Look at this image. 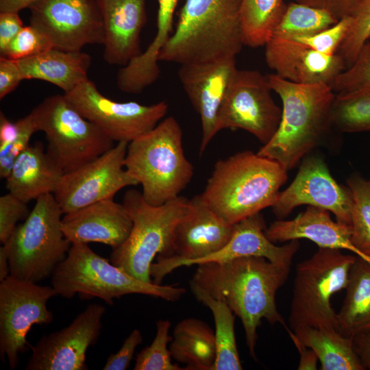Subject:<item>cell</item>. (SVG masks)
<instances>
[{"label":"cell","mask_w":370,"mask_h":370,"mask_svg":"<svg viewBox=\"0 0 370 370\" xmlns=\"http://www.w3.org/2000/svg\"><path fill=\"white\" fill-rule=\"evenodd\" d=\"M27 203L10 193L0 197V242L6 243L18 221L25 219L29 214Z\"/></svg>","instance_id":"41"},{"label":"cell","mask_w":370,"mask_h":370,"mask_svg":"<svg viewBox=\"0 0 370 370\" xmlns=\"http://www.w3.org/2000/svg\"><path fill=\"white\" fill-rule=\"evenodd\" d=\"M290 269L260 256H243L198 264L190 282L226 304L243 325L250 356L256 360L258 328L262 319L288 328L278 310L275 295Z\"/></svg>","instance_id":"1"},{"label":"cell","mask_w":370,"mask_h":370,"mask_svg":"<svg viewBox=\"0 0 370 370\" xmlns=\"http://www.w3.org/2000/svg\"><path fill=\"white\" fill-rule=\"evenodd\" d=\"M18 12H0V54L3 56L11 41L23 27Z\"/></svg>","instance_id":"44"},{"label":"cell","mask_w":370,"mask_h":370,"mask_svg":"<svg viewBox=\"0 0 370 370\" xmlns=\"http://www.w3.org/2000/svg\"><path fill=\"white\" fill-rule=\"evenodd\" d=\"M180 0H158L157 31L156 38L166 40L173 33V14Z\"/></svg>","instance_id":"45"},{"label":"cell","mask_w":370,"mask_h":370,"mask_svg":"<svg viewBox=\"0 0 370 370\" xmlns=\"http://www.w3.org/2000/svg\"><path fill=\"white\" fill-rule=\"evenodd\" d=\"M286 6L284 0H242L241 22L244 45L252 48L264 46Z\"/></svg>","instance_id":"31"},{"label":"cell","mask_w":370,"mask_h":370,"mask_svg":"<svg viewBox=\"0 0 370 370\" xmlns=\"http://www.w3.org/2000/svg\"><path fill=\"white\" fill-rule=\"evenodd\" d=\"M122 204L133 225L125 241L112 249L110 260L133 277L151 283L153 260L156 256H173L175 230L190 211V199L180 195L155 206L146 202L141 192L130 189Z\"/></svg>","instance_id":"6"},{"label":"cell","mask_w":370,"mask_h":370,"mask_svg":"<svg viewBox=\"0 0 370 370\" xmlns=\"http://www.w3.org/2000/svg\"><path fill=\"white\" fill-rule=\"evenodd\" d=\"M178 77L194 109L199 114L202 128L200 156L219 132V113L238 69L236 57L180 64Z\"/></svg>","instance_id":"19"},{"label":"cell","mask_w":370,"mask_h":370,"mask_svg":"<svg viewBox=\"0 0 370 370\" xmlns=\"http://www.w3.org/2000/svg\"><path fill=\"white\" fill-rule=\"evenodd\" d=\"M38 0H0L1 12H14L29 8L34 3Z\"/></svg>","instance_id":"50"},{"label":"cell","mask_w":370,"mask_h":370,"mask_svg":"<svg viewBox=\"0 0 370 370\" xmlns=\"http://www.w3.org/2000/svg\"><path fill=\"white\" fill-rule=\"evenodd\" d=\"M352 340L354 351L365 369L370 370V330L358 333Z\"/></svg>","instance_id":"48"},{"label":"cell","mask_w":370,"mask_h":370,"mask_svg":"<svg viewBox=\"0 0 370 370\" xmlns=\"http://www.w3.org/2000/svg\"><path fill=\"white\" fill-rule=\"evenodd\" d=\"M264 233L273 243L306 238L319 248L347 249L358 255L351 242V225L333 221L330 211L318 207L308 206L293 219H278Z\"/></svg>","instance_id":"23"},{"label":"cell","mask_w":370,"mask_h":370,"mask_svg":"<svg viewBox=\"0 0 370 370\" xmlns=\"http://www.w3.org/2000/svg\"><path fill=\"white\" fill-rule=\"evenodd\" d=\"M293 332L315 352L320 369L365 370L354 351L352 338L342 335L337 330L306 326Z\"/></svg>","instance_id":"29"},{"label":"cell","mask_w":370,"mask_h":370,"mask_svg":"<svg viewBox=\"0 0 370 370\" xmlns=\"http://www.w3.org/2000/svg\"><path fill=\"white\" fill-rule=\"evenodd\" d=\"M54 48L40 30L29 25L24 26L9 44L3 57L18 60Z\"/></svg>","instance_id":"39"},{"label":"cell","mask_w":370,"mask_h":370,"mask_svg":"<svg viewBox=\"0 0 370 370\" xmlns=\"http://www.w3.org/2000/svg\"><path fill=\"white\" fill-rule=\"evenodd\" d=\"M171 323L168 319L156 322V334L151 345L143 349L136 357L134 370H181L171 361L168 343L172 338L169 336Z\"/></svg>","instance_id":"35"},{"label":"cell","mask_w":370,"mask_h":370,"mask_svg":"<svg viewBox=\"0 0 370 370\" xmlns=\"http://www.w3.org/2000/svg\"><path fill=\"white\" fill-rule=\"evenodd\" d=\"M287 171L258 153L238 152L215 163L201 195L216 214L234 225L273 206Z\"/></svg>","instance_id":"2"},{"label":"cell","mask_w":370,"mask_h":370,"mask_svg":"<svg viewBox=\"0 0 370 370\" xmlns=\"http://www.w3.org/2000/svg\"><path fill=\"white\" fill-rule=\"evenodd\" d=\"M267 77L282 100V116L274 136L257 153L288 171L322 140L330 125L335 95L328 84H295L275 73Z\"/></svg>","instance_id":"3"},{"label":"cell","mask_w":370,"mask_h":370,"mask_svg":"<svg viewBox=\"0 0 370 370\" xmlns=\"http://www.w3.org/2000/svg\"><path fill=\"white\" fill-rule=\"evenodd\" d=\"M105 40L103 58L124 66L142 52L140 33L146 23V0H97Z\"/></svg>","instance_id":"22"},{"label":"cell","mask_w":370,"mask_h":370,"mask_svg":"<svg viewBox=\"0 0 370 370\" xmlns=\"http://www.w3.org/2000/svg\"><path fill=\"white\" fill-rule=\"evenodd\" d=\"M351 23V16H345L319 32L291 39H295L321 53L333 56L338 53L348 34Z\"/></svg>","instance_id":"38"},{"label":"cell","mask_w":370,"mask_h":370,"mask_svg":"<svg viewBox=\"0 0 370 370\" xmlns=\"http://www.w3.org/2000/svg\"><path fill=\"white\" fill-rule=\"evenodd\" d=\"M91 57L81 51L56 48L17 60L23 79H40L53 84L64 93L88 79Z\"/></svg>","instance_id":"26"},{"label":"cell","mask_w":370,"mask_h":370,"mask_svg":"<svg viewBox=\"0 0 370 370\" xmlns=\"http://www.w3.org/2000/svg\"><path fill=\"white\" fill-rule=\"evenodd\" d=\"M56 295L51 286L18 280L11 275L0 284V355L7 357L10 369H15L19 354L27 350V335L34 325H47L53 320L47 308Z\"/></svg>","instance_id":"11"},{"label":"cell","mask_w":370,"mask_h":370,"mask_svg":"<svg viewBox=\"0 0 370 370\" xmlns=\"http://www.w3.org/2000/svg\"><path fill=\"white\" fill-rule=\"evenodd\" d=\"M189 214L177 225L173 240V254L157 257L150 267L152 282L160 284L166 275L182 266L208 256L223 248L233 231L230 224L216 214L201 195L190 199Z\"/></svg>","instance_id":"15"},{"label":"cell","mask_w":370,"mask_h":370,"mask_svg":"<svg viewBox=\"0 0 370 370\" xmlns=\"http://www.w3.org/2000/svg\"><path fill=\"white\" fill-rule=\"evenodd\" d=\"M192 293L197 301L212 311L215 326L216 359L212 370H241L237 348L234 314L224 302L213 298L199 286L190 282Z\"/></svg>","instance_id":"30"},{"label":"cell","mask_w":370,"mask_h":370,"mask_svg":"<svg viewBox=\"0 0 370 370\" xmlns=\"http://www.w3.org/2000/svg\"><path fill=\"white\" fill-rule=\"evenodd\" d=\"M106 308L90 304L66 327L42 336L32 347L25 370H86L88 349L101 334Z\"/></svg>","instance_id":"18"},{"label":"cell","mask_w":370,"mask_h":370,"mask_svg":"<svg viewBox=\"0 0 370 370\" xmlns=\"http://www.w3.org/2000/svg\"><path fill=\"white\" fill-rule=\"evenodd\" d=\"M242 0H186L158 61L179 64L236 57L243 43Z\"/></svg>","instance_id":"4"},{"label":"cell","mask_w":370,"mask_h":370,"mask_svg":"<svg viewBox=\"0 0 370 370\" xmlns=\"http://www.w3.org/2000/svg\"><path fill=\"white\" fill-rule=\"evenodd\" d=\"M353 196L348 186L337 183L323 159L306 157L292 183L280 192L271 207L278 219H284L297 207L312 206L333 213L336 220L351 225Z\"/></svg>","instance_id":"17"},{"label":"cell","mask_w":370,"mask_h":370,"mask_svg":"<svg viewBox=\"0 0 370 370\" xmlns=\"http://www.w3.org/2000/svg\"><path fill=\"white\" fill-rule=\"evenodd\" d=\"M10 275L9 256L5 245L0 247V282Z\"/></svg>","instance_id":"51"},{"label":"cell","mask_w":370,"mask_h":370,"mask_svg":"<svg viewBox=\"0 0 370 370\" xmlns=\"http://www.w3.org/2000/svg\"><path fill=\"white\" fill-rule=\"evenodd\" d=\"M20 131V126L16 121L11 122L7 119L5 114L0 112V146L4 145L18 136Z\"/></svg>","instance_id":"49"},{"label":"cell","mask_w":370,"mask_h":370,"mask_svg":"<svg viewBox=\"0 0 370 370\" xmlns=\"http://www.w3.org/2000/svg\"><path fill=\"white\" fill-rule=\"evenodd\" d=\"M63 214L53 194L36 200L25 221L3 244L9 256L11 276L38 283L53 274L71 246L62 231Z\"/></svg>","instance_id":"8"},{"label":"cell","mask_w":370,"mask_h":370,"mask_svg":"<svg viewBox=\"0 0 370 370\" xmlns=\"http://www.w3.org/2000/svg\"><path fill=\"white\" fill-rule=\"evenodd\" d=\"M56 295L71 299L98 297L112 305L115 299L130 294L160 297L169 301L180 299L186 290L173 285L141 281L96 254L86 243L71 244L66 257L51 275Z\"/></svg>","instance_id":"7"},{"label":"cell","mask_w":370,"mask_h":370,"mask_svg":"<svg viewBox=\"0 0 370 370\" xmlns=\"http://www.w3.org/2000/svg\"><path fill=\"white\" fill-rule=\"evenodd\" d=\"M29 8V25L44 34L54 48L81 51L87 45L104 43L97 0H38Z\"/></svg>","instance_id":"16"},{"label":"cell","mask_w":370,"mask_h":370,"mask_svg":"<svg viewBox=\"0 0 370 370\" xmlns=\"http://www.w3.org/2000/svg\"><path fill=\"white\" fill-rule=\"evenodd\" d=\"M23 80L17 60L0 57V99L13 91Z\"/></svg>","instance_id":"43"},{"label":"cell","mask_w":370,"mask_h":370,"mask_svg":"<svg viewBox=\"0 0 370 370\" xmlns=\"http://www.w3.org/2000/svg\"><path fill=\"white\" fill-rule=\"evenodd\" d=\"M286 330L299 354V362L297 369H317L319 359L313 349L303 344L291 329L287 328Z\"/></svg>","instance_id":"47"},{"label":"cell","mask_w":370,"mask_h":370,"mask_svg":"<svg viewBox=\"0 0 370 370\" xmlns=\"http://www.w3.org/2000/svg\"><path fill=\"white\" fill-rule=\"evenodd\" d=\"M345 297L336 313L337 330L353 338L370 330V260L356 255L350 268Z\"/></svg>","instance_id":"27"},{"label":"cell","mask_w":370,"mask_h":370,"mask_svg":"<svg viewBox=\"0 0 370 370\" xmlns=\"http://www.w3.org/2000/svg\"><path fill=\"white\" fill-rule=\"evenodd\" d=\"M330 86L340 93L362 88H370V42L360 49L354 63L338 74Z\"/></svg>","instance_id":"37"},{"label":"cell","mask_w":370,"mask_h":370,"mask_svg":"<svg viewBox=\"0 0 370 370\" xmlns=\"http://www.w3.org/2000/svg\"><path fill=\"white\" fill-rule=\"evenodd\" d=\"M29 114L36 131L45 135L47 153L64 173L114 146V141L85 119L64 95L46 97Z\"/></svg>","instance_id":"10"},{"label":"cell","mask_w":370,"mask_h":370,"mask_svg":"<svg viewBox=\"0 0 370 370\" xmlns=\"http://www.w3.org/2000/svg\"><path fill=\"white\" fill-rule=\"evenodd\" d=\"M64 95L85 119L117 143H130L149 132L164 117L169 108L164 101L149 106L136 101H114L100 93L88 78Z\"/></svg>","instance_id":"12"},{"label":"cell","mask_w":370,"mask_h":370,"mask_svg":"<svg viewBox=\"0 0 370 370\" xmlns=\"http://www.w3.org/2000/svg\"><path fill=\"white\" fill-rule=\"evenodd\" d=\"M368 41H369V42H370V38H369V40H368Z\"/></svg>","instance_id":"52"},{"label":"cell","mask_w":370,"mask_h":370,"mask_svg":"<svg viewBox=\"0 0 370 370\" xmlns=\"http://www.w3.org/2000/svg\"><path fill=\"white\" fill-rule=\"evenodd\" d=\"M265 46V60L275 74L299 84H330L347 69L336 53H321L291 38H271Z\"/></svg>","instance_id":"20"},{"label":"cell","mask_w":370,"mask_h":370,"mask_svg":"<svg viewBox=\"0 0 370 370\" xmlns=\"http://www.w3.org/2000/svg\"><path fill=\"white\" fill-rule=\"evenodd\" d=\"M64 173L38 142L25 149L5 178L8 193L25 203L53 194Z\"/></svg>","instance_id":"25"},{"label":"cell","mask_w":370,"mask_h":370,"mask_svg":"<svg viewBox=\"0 0 370 370\" xmlns=\"http://www.w3.org/2000/svg\"><path fill=\"white\" fill-rule=\"evenodd\" d=\"M169 350L185 369L212 370L216 359L214 332L205 321L186 318L175 327Z\"/></svg>","instance_id":"28"},{"label":"cell","mask_w":370,"mask_h":370,"mask_svg":"<svg viewBox=\"0 0 370 370\" xmlns=\"http://www.w3.org/2000/svg\"><path fill=\"white\" fill-rule=\"evenodd\" d=\"M265 221L259 212L234 225L227 243L220 250L192 263L222 262L243 256L263 257L273 263L291 269L294 256L299 249L298 240L277 246L265 235Z\"/></svg>","instance_id":"24"},{"label":"cell","mask_w":370,"mask_h":370,"mask_svg":"<svg viewBox=\"0 0 370 370\" xmlns=\"http://www.w3.org/2000/svg\"><path fill=\"white\" fill-rule=\"evenodd\" d=\"M351 17L348 34L338 52L347 68L354 63L370 38V0H362Z\"/></svg>","instance_id":"36"},{"label":"cell","mask_w":370,"mask_h":370,"mask_svg":"<svg viewBox=\"0 0 370 370\" xmlns=\"http://www.w3.org/2000/svg\"><path fill=\"white\" fill-rule=\"evenodd\" d=\"M338 21L325 10L297 1L291 2L286 4L271 38H295L313 34L333 25Z\"/></svg>","instance_id":"32"},{"label":"cell","mask_w":370,"mask_h":370,"mask_svg":"<svg viewBox=\"0 0 370 370\" xmlns=\"http://www.w3.org/2000/svg\"><path fill=\"white\" fill-rule=\"evenodd\" d=\"M356 259L341 249L319 248L297 264L288 317L291 330L306 326L337 330L331 297L345 288Z\"/></svg>","instance_id":"9"},{"label":"cell","mask_w":370,"mask_h":370,"mask_svg":"<svg viewBox=\"0 0 370 370\" xmlns=\"http://www.w3.org/2000/svg\"><path fill=\"white\" fill-rule=\"evenodd\" d=\"M330 121L343 132L370 131V88L335 95Z\"/></svg>","instance_id":"33"},{"label":"cell","mask_w":370,"mask_h":370,"mask_svg":"<svg viewBox=\"0 0 370 370\" xmlns=\"http://www.w3.org/2000/svg\"><path fill=\"white\" fill-rule=\"evenodd\" d=\"M362 0H295L313 7L325 10L337 19L352 16Z\"/></svg>","instance_id":"46"},{"label":"cell","mask_w":370,"mask_h":370,"mask_svg":"<svg viewBox=\"0 0 370 370\" xmlns=\"http://www.w3.org/2000/svg\"><path fill=\"white\" fill-rule=\"evenodd\" d=\"M20 131L14 140L0 146V177L5 179L18 156L29 146V140L36 131L30 114L17 120Z\"/></svg>","instance_id":"40"},{"label":"cell","mask_w":370,"mask_h":370,"mask_svg":"<svg viewBox=\"0 0 370 370\" xmlns=\"http://www.w3.org/2000/svg\"><path fill=\"white\" fill-rule=\"evenodd\" d=\"M125 168L142 186L144 199L160 206L180 196L190 183L194 169L182 146V130L173 116L127 145Z\"/></svg>","instance_id":"5"},{"label":"cell","mask_w":370,"mask_h":370,"mask_svg":"<svg viewBox=\"0 0 370 370\" xmlns=\"http://www.w3.org/2000/svg\"><path fill=\"white\" fill-rule=\"evenodd\" d=\"M132 225L124 205L113 199L64 214L62 219L64 236L71 244L100 243L112 249L125 241Z\"/></svg>","instance_id":"21"},{"label":"cell","mask_w":370,"mask_h":370,"mask_svg":"<svg viewBox=\"0 0 370 370\" xmlns=\"http://www.w3.org/2000/svg\"><path fill=\"white\" fill-rule=\"evenodd\" d=\"M128 143L119 142L97 158L62 175L53 195L64 214L113 199L121 189L138 184L125 168Z\"/></svg>","instance_id":"13"},{"label":"cell","mask_w":370,"mask_h":370,"mask_svg":"<svg viewBox=\"0 0 370 370\" xmlns=\"http://www.w3.org/2000/svg\"><path fill=\"white\" fill-rule=\"evenodd\" d=\"M267 75L254 70H238L223 100L218 126L241 129L267 144L275 134L282 109L271 96Z\"/></svg>","instance_id":"14"},{"label":"cell","mask_w":370,"mask_h":370,"mask_svg":"<svg viewBox=\"0 0 370 370\" xmlns=\"http://www.w3.org/2000/svg\"><path fill=\"white\" fill-rule=\"evenodd\" d=\"M353 196L351 242L358 256L370 260V180L358 173L347 180Z\"/></svg>","instance_id":"34"},{"label":"cell","mask_w":370,"mask_h":370,"mask_svg":"<svg viewBox=\"0 0 370 370\" xmlns=\"http://www.w3.org/2000/svg\"><path fill=\"white\" fill-rule=\"evenodd\" d=\"M143 342L140 331L134 329L125 339L121 347L115 353L110 354L102 368L103 370H125L132 360L136 347Z\"/></svg>","instance_id":"42"}]
</instances>
